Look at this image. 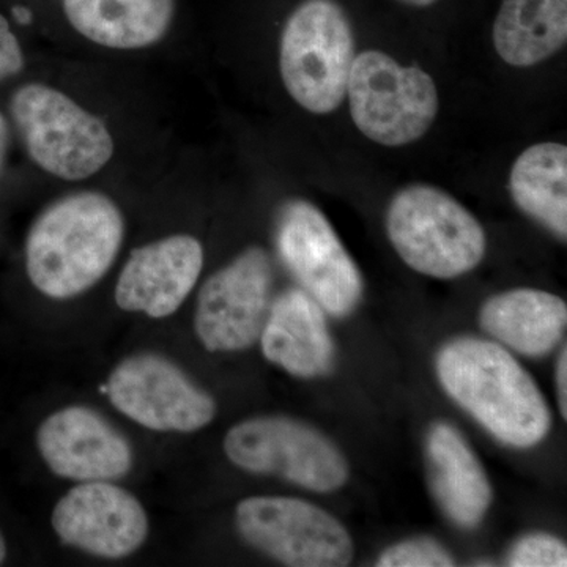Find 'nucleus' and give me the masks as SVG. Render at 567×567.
Listing matches in <instances>:
<instances>
[{
	"label": "nucleus",
	"instance_id": "obj_12",
	"mask_svg": "<svg viewBox=\"0 0 567 567\" xmlns=\"http://www.w3.org/2000/svg\"><path fill=\"white\" fill-rule=\"evenodd\" d=\"M51 527L63 546L102 559L132 557L151 535L144 505L115 481L76 483L55 503Z\"/></svg>",
	"mask_w": 567,
	"mask_h": 567
},
{
	"label": "nucleus",
	"instance_id": "obj_3",
	"mask_svg": "<svg viewBox=\"0 0 567 567\" xmlns=\"http://www.w3.org/2000/svg\"><path fill=\"white\" fill-rule=\"evenodd\" d=\"M386 234L401 259L431 278H458L486 256L483 226L435 186L412 185L395 194L386 212Z\"/></svg>",
	"mask_w": 567,
	"mask_h": 567
},
{
	"label": "nucleus",
	"instance_id": "obj_22",
	"mask_svg": "<svg viewBox=\"0 0 567 567\" xmlns=\"http://www.w3.org/2000/svg\"><path fill=\"white\" fill-rule=\"evenodd\" d=\"M507 566L566 567V544L558 537L544 533L520 537L507 555Z\"/></svg>",
	"mask_w": 567,
	"mask_h": 567
},
{
	"label": "nucleus",
	"instance_id": "obj_16",
	"mask_svg": "<svg viewBox=\"0 0 567 567\" xmlns=\"http://www.w3.org/2000/svg\"><path fill=\"white\" fill-rule=\"evenodd\" d=\"M429 477L439 506L457 527L476 528L494 499L475 451L454 425L435 423L425 439Z\"/></svg>",
	"mask_w": 567,
	"mask_h": 567
},
{
	"label": "nucleus",
	"instance_id": "obj_8",
	"mask_svg": "<svg viewBox=\"0 0 567 567\" xmlns=\"http://www.w3.org/2000/svg\"><path fill=\"white\" fill-rule=\"evenodd\" d=\"M112 406L133 423L163 434H193L215 420L218 405L173 358L140 352L123 358L107 377Z\"/></svg>",
	"mask_w": 567,
	"mask_h": 567
},
{
	"label": "nucleus",
	"instance_id": "obj_9",
	"mask_svg": "<svg viewBox=\"0 0 567 567\" xmlns=\"http://www.w3.org/2000/svg\"><path fill=\"white\" fill-rule=\"evenodd\" d=\"M246 544L293 567H342L352 563L349 532L322 507L292 496H249L235 509Z\"/></svg>",
	"mask_w": 567,
	"mask_h": 567
},
{
	"label": "nucleus",
	"instance_id": "obj_19",
	"mask_svg": "<svg viewBox=\"0 0 567 567\" xmlns=\"http://www.w3.org/2000/svg\"><path fill=\"white\" fill-rule=\"evenodd\" d=\"M566 43L567 0H503L494 22V47L507 65H539Z\"/></svg>",
	"mask_w": 567,
	"mask_h": 567
},
{
	"label": "nucleus",
	"instance_id": "obj_18",
	"mask_svg": "<svg viewBox=\"0 0 567 567\" xmlns=\"http://www.w3.org/2000/svg\"><path fill=\"white\" fill-rule=\"evenodd\" d=\"M481 328L525 357H546L565 338L566 301L537 289L494 295L480 312Z\"/></svg>",
	"mask_w": 567,
	"mask_h": 567
},
{
	"label": "nucleus",
	"instance_id": "obj_6",
	"mask_svg": "<svg viewBox=\"0 0 567 567\" xmlns=\"http://www.w3.org/2000/svg\"><path fill=\"white\" fill-rule=\"evenodd\" d=\"M346 96L360 133L385 147L421 140L439 115V92L431 74L402 65L382 51L354 55Z\"/></svg>",
	"mask_w": 567,
	"mask_h": 567
},
{
	"label": "nucleus",
	"instance_id": "obj_13",
	"mask_svg": "<svg viewBox=\"0 0 567 567\" xmlns=\"http://www.w3.org/2000/svg\"><path fill=\"white\" fill-rule=\"evenodd\" d=\"M35 443L51 473L73 483L118 481L134 466L130 440L87 405L63 406L44 417Z\"/></svg>",
	"mask_w": 567,
	"mask_h": 567
},
{
	"label": "nucleus",
	"instance_id": "obj_11",
	"mask_svg": "<svg viewBox=\"0 0 567 567\" xmlns=\"http://www.w3.org/2000/svg\"><path fill=\"white\" fill-rule=\"evenodd\" d=\"M275 268L260 246L208 276L197 295L194 331L205 350L233 353L251 349L274 301Z\"/></svg>",
	"mask_w": 567,
	"mask_h": 567
},
{
	"label": "nucleus",
	"instance_id": "obj_7",
	"mask_svg": "<svg viewBox=\"0 0 567 567\" xmlns=\"http://www.w3.org/2000/svg\"><path fill=\"white\" fill-rule=\"evenodd\" d=\"M223 447L230 464L244 472L279 477L317 494L338 491L349 480V465L338 446L295 417H248L229 429Z\"/></svg>",
	"mask_w": 567,
	"mask_h": 567
},
{
	"label": "nucleus",
	"instance_id": "obj_20",
	"mask_svg": "<svg viewBox=\"0 0 567 567\" xmlns=\"http://www.w3.org/2000/svg\"><path fill=\"white\" fill-rule=\"evenodd\" d=\"M509 193L525 215L559 240L567 238V147L539 142L522 152L509 174Z\"/></svg>",
	"mask_w": 567,
	"mask_h": 567
},
{
	"label": "nucleus",
	"instance_id": "obj_25",
	"mask_svg": "<svg viewBox=\"0 0 567 567\" xmlns=\"http://www.w3.org/2000/svg\"><path fill=\"white\" fill-rule=\"evenodd\" d=\"M10 125L6 115L0 112V178L6 171L7 158H9Z\"/></svg>",
	"mask_w": 567,
	"mask_h": 567
},
{
	"label": "nucleus",
	"instance_id": "obj_17",
	"mask_svg": "<svg viewBox=\"0 0 567 567\" xmlns=\"http://www.w3.org/2000/svg\"><path fill=\"white\" fill-rule=\"evenodd\" d=\"M62 3L74 31L110 50H144L159 43L175 17V0H62Z\"/></svg>",
	"mask_w": 567,
	"mask_h": 567
},
{
	"label": "nucleus",
	"instance_id": "obj_4",
	"mask_svg": "<svg viewBox=\"0 0 567 567\" xmlns=\"http://www.w3.org/2000/svg\"><path fill=\"white\" fill-rule=\"evenodd\" d=\"M10 115L32 162L52 177L85 181L114 156L106 123L51 85H20L11 93Z\"/></svg>",
	"mask_w": 567,
	"mask_h": 567
},
{
	"label": "nucleus",
	"instance_id": "obj_5",
	"mask_svg": "<svg viewBox=\"0 0 567 567\" xmlns=\"http://www.w3.org/2000/svg\"><path fill=\"white\" fill-rule=\"evenodd\" d=\"M352 24L336 0H305L284 24L279 73L295 102L331 114L344 102L354 61Z\"/></svg>",
	"mask_w": 567,
	"mask_h": 567
},
{
	"label": "nucleus",
	"instance_id": "obj_15",
	"mask_svg": "<svg viewBox=\"0 0 567 567\" xmlns=\"http://www.w3.org/2000/svg\"><path fill=\"white\" fill-rule=\"evenodd\" d=\"M259 342L264 357L287 374L316 379L333 369L336 349L323 308L301 287L274 298Z\"/></svg>",
	"mask_w": 567,
	"mask_h": 567
},
{
	"label": "nucleus",
	"instance_id": "obj_10",
	"mask_svg": "<svg viewBox=\"0 0 567 567\" xmlns=\"http://www.w3.org/2000/svg\"><path fill=\"white\" fill-rule=\"evenodd\" d=\"M276 249L293 275L327 315H352L363 298V276L333 226L315 204L289 200L276 221Z\"/></svg>",
	"mask_w": 567,
	"mask_h": 567
},
{
	"label": "nucleus",
	"instance_id": "obj_26",
	"mask_svg": "<svg viewBox=\"0 0 567 567\" xmlns=\"http://www.w3.org/2000/svg\"><path fill=\"white\" fill-rule=\"evenodd\" d=\"M14 17H17V20L22 22V24H28V22L32 20L31 11L22 9V7L14 9Z\"/></svg>",
	"mask_w": 567,
	"mask_h": 567
},
{
	"label": "nucleus",
	"instance_id": "obj_27",
	"mask_svg": "<svg viewBox=\"0 0 567 567\" xmlns=\"http://www.w3.org/2000/svg\"><path fill=\"white\" fill-rule=\"evenodd\" d=\"M9 555V546H7L6 535H3L2 528H0V565H3Z\"/></svg>",
	"mask_w": 567,
	"mask_h": 567
},
{
	"label": "nucleus",
	"instance_id": "obj_14",
	"mask_svg": "<svg viewBox=\"0 0 567 567\" xmlns=\"http://www.w3.org/2000/svg\"><path fill=\"white\" fill-rule=\"evenodd\" d=\"M204 246L174 234L134 248L115 284V305L148 319L174 316L193 293L204 270Z\"/></svg>",
	"mask_w": 567,
	"mask_h": 567
},
{
	"label": "nucleus",
	"instance_id": "obj_28",
	"mask_svg": "<svg viewBox=\"0 0 567 567\" xmlns=\"http://www.w3.org/2000/svg\"><path fill=\"white\" fill-rule=\"evenodd\" d=\"M399 2L412 7H429L432 6V3L439 2V0H399Z\"/></svg>",
	"mask_w": 567,
	"mask_h": 567
},
{
	"label": "nucleus",
	"instance_id": "obj_24",
	"mask_svg": "<svg viewBox=\"0 0 567 567\" xmlns=\"http://www.w3.org/2000/svg\"><path fill=\"white\" fill-rule=\"evenodd\" d=\"M557 395L561 416L567 417V349L561 350L557 363Z\"/></svg>",
	"mask_w": 567,
	"mask_h": 567
},
{
	"label": "nucleus",
	"instance_id": "obj_21",
	"mask_svg": "<svg viewBox=\"0 0 567 567\" xmlns=\"http://www.w3.org/2000/svg\"><path fill=\"white\" fill-rule=\"evenodd\" d=\"M380 567H447L456 566L453 555L432 537H415L388 547L380 555Z\"/></svg>",
	"mask_w": 567,
	"mask_h": 567
},
{
	"label": "nucleus",
	"instance_id": "obj_2",
	"mask_svg": "<svg viewBox=\"0 0 567 567\" xmlns=\"http://www.w3.org/2000/svg\"><path fill=\"white\" fill-rule=\"evenodd\" d=\"M443 390L507 446L539 445L551 427L546 398L533 377L502 346L457 338L436 354Z\"/></svg>",
	"mask_w": 567,
	"mask_h": 567
},
{
	"label": "nucleus",
	"instance_id": "obj_23",
	"mask_svg": "<svg viewBox=\"0 0 567 567\" xmlns=\"http://www.w3.org/2000/svg\"><path fill=\"white\" fill-rule=\"evenodd\" d=\"M24 66L25 58L20 40L11 31L7 18L0 14V82L18 76Z\"/></svg>",
	"mask_w": 567,
	"mask_h": 567
},
{
	"label": "nucleus",
	"instance_id": "obj_1",
	"mask_svg": "<svg viewBox=\"0 0 567 567\" xmlns=\"http://www.w3.org/2000/svg\"><path fill=\"white\" fill-rule=\"evenodd\" d=\"M125 216L102 192H78L44 207L25 237L29 281L51 300L65 301L93 289L121 254Z\"/></svg>",
	"mask_w": 567,
	"mask_h": 567
}]
</instances>
